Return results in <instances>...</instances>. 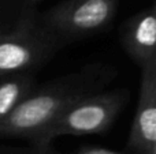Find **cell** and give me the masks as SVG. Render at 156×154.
Instances as JSON below:
<instances>
[{
    "label": "cell",
    "mask_w": 156,
    "mask_h": 154,
    "mask_svg": "<svg viewBox=\"0 0 156 154\" xmlns=\"http://www.w3.org/2000/svg\"><path fill=\"white\" fill-rule=\"evenodd\" d=\"M112 78L111 67L93 64L34 89L0 123V138H26L33 143L66 109L85 95L100 92Z\"/></svg>",
    "instance_id": "6da1fadb"
},
{
    "label": "cell",
    "mask_w": 156,
    "mask_h": 154,
    "mask_svg": "<svg viewBox=\"0 0 156 154\" xmlns=\"http://www.w3.org/2000/svg\"><path fill=\"white\" fill-rule=\"evenodd\" d=\"M127 102V92L122 89L96 92L82 97L67 108L34 142L40 154H48L59 136H81L105 132Z\"/></svg>",
    "instance_id": "7a4b0ae2"
},
{
    "label": "cell",
    "mask_w": 156,
    "mask_h": 154,
    "mask_svg": "<svg viewBox=\"0 0 156 154\" xmlns=\"http://www.w3.org/2000/svg\"><path fill=\"white\" fill-rule=\"evenodd\" d=\"M62 44L23 8L16 23L0 37V76L29 72L49 59Z\"/></svg>",
    "instance_id": "3957f363"
},
{
    "label": "cell",
    "mask_w": 156,
    "mask_h": 154,
    "mask_svg": "<svg viewBox=\"0 0 156 154\" xmlns=\"http://www.w3.org/2000/svg\"><path fill=\"white\" fill-rule=\"evenodd\" d=\"M119 0H65L48 10L40 23L66 44L101 32L114 21Z\"/></svg>",
    "instance_id": "277c9868"
},
{
    "label": "cell",
    "mask_w": 156,
    "mask_h": 154,
    "mask_svg": "<svg viewBox=\"0 0 156 154\" xmlns=\"http://www.w3.org/2000/svg\"><path fill=\"white\" fill-rule=\"evenodd\" d=\"M140 70V92L127 147L134 154H156V64Z\"/></svg>",
    "instance_id": "5b68a950"
},
{
    "label": "cell",
    "mask_w": 156,
    "mask_h": 154,
    "mask_svg": "<svg viewBox=\"0 0 156 154\" xmlns=\"http://www.w3.org/2000/svg\"><path fill=\"white\" fill-rule=\"evenodd\" d=\"M121 42L140 68L156 64V5L154 3L125 22L121 30Z\"/></svg>",
    "instance_id": "8992f818"
},
{
    "label": "cell",
    "mask_w": 156,
    "mask_h": 154,
    "mask_svg": "<svg viewBox=\"0 0 156 154\" xmlns=\"http://www.w3.org/2000/svg\"><path fill=\"white\" fill-rule=\"evenodd\" d=\"M34 89L36 79L30 72L0 76V123L4 122Z\"/></svg>",
    "instance_id": "52a82bcc"
},
{
    "label": "cell",
    "mask_w": 156,
    "mask_h": 154,
    "mask_svg": "<svg viewBox=\"0 0 156 154\" xmlns=\"http://www.w3.org/2000/svg\"><path fill=\"white\" fill-rule=\"evenodd\" d=\"M77 154H123L119 152H114V150H108V149H103V147H82L78 150Z\"/></svg>",
    "instance_id": "ba28073f"
},
{
    "label": "cell",
    "mask_w": 156,
    "mask_h": 154,
    "mask_svg": "<svg viewBox=\"0 0 156 154\" xmlns=\"http://www.w3.org/2000/svg\"><path fill=\"white\" fill-rule=\"evenodd\" d=\"M7 32V30L4 29V27H3V25H2V22H0V37H2L3 34H4V33Z\"/></svg>",
    "instance_id": "9c48e42d"
},
{
    "label": "cell",
    "mask_w": 156,
    "mask_h": 154,
    "mask_svg": "<svg viewBox=\"0 0 156 154\" xmlns=\"http://www.w3.org/2000/svg\"><path fill=\"white\" fill-rule=\"evenodd\" d=\"M29 3H37V2H43V0H27Z\"/></svg>",
    "instance_id": "30bf717a"
}]
</instances>
